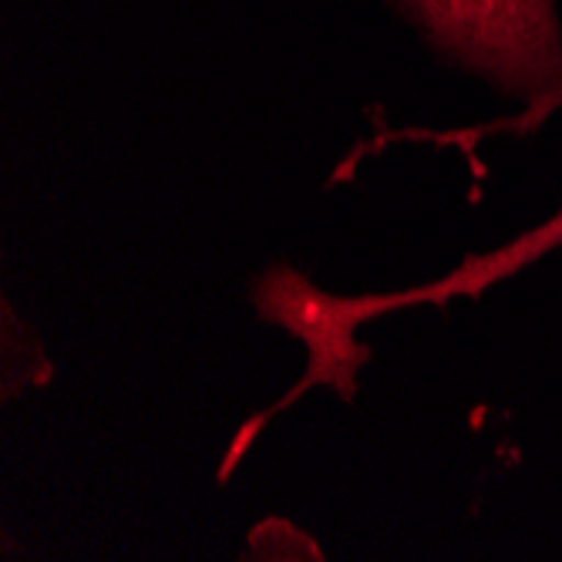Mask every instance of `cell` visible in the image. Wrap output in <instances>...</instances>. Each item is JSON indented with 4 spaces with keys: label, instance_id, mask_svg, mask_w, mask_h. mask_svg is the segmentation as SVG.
Instances as JSON below:
<instances>
[{
    "label": "cell",
    "instance_id": "6da1fadb",
    "mask_svg": "<svg viewBox=\"0 0 562 562\" xmlns=\"http://www.w3.org/2000/svg\"><path fill=\"white\" fill-rule=\"evenodd\" d=\"M438 55L542 109L562 105L555 0H394Z\"/></svg>",
    "mask_w": 562,
    "mask_h": 562
},
{
    "label": "cell",
    "instance_id": "7a4b0ae2",
    "mask_svg": "<svg viewBox=\"0 0 562 562\" xmlns=\"http://www.w3.org/2000/svg\"><path fill=\"white\" fill-rule=\"evenodd\" d=\"M562 246V206L539 226L526 229L522 236L508 239L505 246L482 252V257H465V263H458L448 277L407 286L401 293H371V296H334L306 280H300L290 296H286V327L306 340L311 347V364L321 371H344L357 368L368 361V347H353V327L404 311L415 303H435L448 306L458 296H482L488 286L498 280L513 277L536 260H542L546 252Z\"/></svg>",
    "mask_w": 562,
    "mask_h": 562
}]
</instances>
